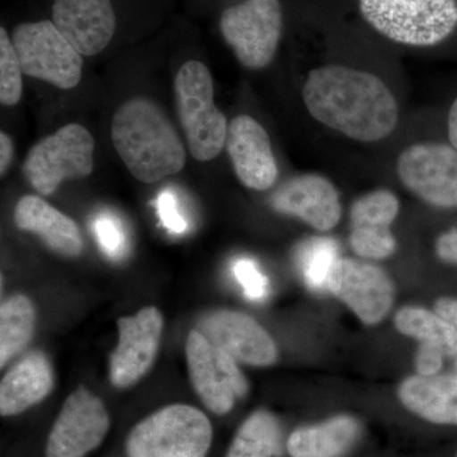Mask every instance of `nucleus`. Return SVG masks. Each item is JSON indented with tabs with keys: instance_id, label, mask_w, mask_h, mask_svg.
Returning a JSON list of instances; mask_svg holds the SVG:
<instances>
[{
	"instance_id": "nucleus-35",
	"label": "nucleus",
	"mask_w": 457,
	"mask_h": 457,
	"mask_svg": "<svg viewBox=\"0 0 457 457\" xmlns=\"http://www.w3.org/2000/svg\"><path fill=\"white\" fill-rule=\"evenodd\" d=\"M436 312L457 328V300L442 297L435 305Z\"/></svg>"
},
{
	"instance_id": "nucleus-19",
	"label": "nucleus",
	"mask_w": 457,
	"mask_h": 457,
	"mask_svg": "<svg viewBox=\"0 0 457 457\" xmlns=\"http://www.w3.org/2000/svg\"><path fill=\"white\" fill-rule=\"evenodd\" d=\"M55 378L46 354L29 352L18 361L0 384V413L17 416L38 404L53 392Z\"/></svg>"
},
{
	"instance_id": "nucleus-16",
	"label": "nucleus",
	"mask_w": 457,
	"mask_h": 457,
	"mask_svg": "<svg viewBox=\"0 0 457 457\" xmlns=\"http://www.w3.org/2000/svg\"><path fill=\"white\" fill-rule=\"evenodd\" d=\"M275 212L296 216L318 231H329L341 219V203L335 186L318 174H302L286 180L270 198Z\"/></svg>"
},
{
	"instance_id": "nucleus-9",
	"label": "nucleus",
	"mask_w": 457,
	"mask_h": 457,
	"mask_svg": "<svg viewBox=\"0 0 457 457\" xmlns=\"http://www.w3.org/2000/svg\"><path fill=\"white\" fill-rule=\"evenodd\" d=\"M186 360L192 386L212 413L224 416L233 409L237 399L248 393V383L237 360L198 329L189 332Z\"/></svg>"
},
{
	"instance_id": "nucleus-28",
	"label": "nucleus",
	"mask_w": 457,
	"mask_h": 457,
	"mask_svg": "<svg viewBox=\"0 0 457 457\" xmlns=\"http://www.w3.org/2000/svg\"><path fill=\"white\" fill-rule=\"evenodd\" d=\"M350 243L354 253L369 260H384L396 248L395 237L386 227H352Z\"/></svg>"
},
{
	"instance_id": "nucleus-30",
	"label": "nucleus",
	"mask_w": 457,
	"mask_h": 457,
	"mask_svg": "<svg viewBox=\"0 0 457 457\" xmlns=\"http://www.w3.org/2000/svg\"><path fill=\"white\" fill-rule=\"evenodd\" d=\"M233 275L237 284L242 286L246 299L252 300V302H261L269 295V278L249 258H239L234 262Z\"/></svg>"
},
{
	"instance_id": "nucleus-25",
	"label": "nucleus",
	"mask_w": 457,
	"mask_h": 457,
	"mask_svg": "<svg viewBox=\"0 0 457 457\" xmlns=\"http://www.w3.org/2000/svg\"><path fill=\"white\" fill-rule=\"evenodd\" d=\"M337 260L338 246L330 237H311L297 249L296 261L303 281L315 291L328 288V278Z\"/></svg>"
},
{
	"instance_id": "nucleus-2",
	"label": "nucleus",
	"mask_w": 457,
	"mask_h": 457,
	"mask_svg": "<svg viewBox=\"0 0 457 457\" xmlns=\"http://www.w3.org/2000/svg\"><path fill=\"white\" fill-rule=\"evenodd\" d=\"M111 139L125 167L143 183L179 173L187 161L179 132L152 99L123 102L113 114Z\"/></svg>"
},
{
	"instance_id": "nucleus-5",
	"label": "nucleus",
	"mask_w": 457,
	"mask_h": 457,
	"mask_svg": "<svg viewBox=\"0 0 457 457\" xmlns=\"http://www.w3.org/2000/svg\"><path fill=\"white\" fill-rule=\"evenodd\" d=\"M360 12L376 31L409 46L440 44L457 26L456 0H360Z\"/></svg>"
},
{
	"instance_id": "nucleus-3",
	"label": "nucleus",
	"mask_w": 457,
	"mask_h": 457,
	"mask_svg": "<svg viewBox=\"0 0 457 457\" xmlns=\"http://www.w3.org/2000/svg\"><path fill=\"white\" fill-rule=\"evenodd\" d=\"M177 113L189 153L198 162L220 154L228 135V120L215 106L213 82L207 66L189 60L180 66L174 82Z\"/></svg>"
},
{
	"instance_id": "nucleus-18",
	"label": "nucleus",
	"mask_w": 457,
	"mask_h": 457,
	"mask_svg": "<svg viewBox=\"0 0 457 457\" xmlns=\"http://www.w3.org/2000/svg\"><path fill=\"white\" fill-rule=\"evenodd\" d=\"M14 224L20 230L40 237L51 251L64 257L82 254L84 242L77 222L35 195H27L14 207Z\"/></svg>"
},
{
	"instance_id": "nucleus-37",
	"label": "nucleus",
	"mask_w": 457,
	"mask_h": 457,
	"mask_svg": "<svg viewBox=\"0 0 457 457\" xmlns=\"http://www.w3.org/2000/svg\"><path fill=\"white\" fill-rule=\"evenodd\" d=\"M456 457H457V455H456Z\"/></svg>"
},
{
	"instance_id": "nucleus-7",
	"label": "nucleus",
	"mask_w": 457,
	"mask_h": 457,
	"mask_svg": "<svg viewBox=\"0 0 457 457\" xmlns=\"http://www.w3.org/2000/svg\"><path fill=\"white\" fill-rule=\"evenodd\" d=\"M23 74L73 89L82 79L83 55L50 20L21 23L12 33Z\"/></svg>"
},
{
	"instance_id": "nucleus-15",
	"label": "nucleus",
	"mask_w": 457,
	"mask_h": 457,
	"mask_svg": "<svg viewBox=\"0 0 457 457\" xmlns=\"http://www.w3.org/2000/svg\"><path fill=\"white\" fill-rule=\"evenodd\" d=\"M225 147L242 185L255 191H266L275 185L278 167L270 137L253 117L240 114L231 120Z\"/></svg>"
},
{
	"instance_id": "nucleus-12",
	"label": "nucleus",
	"mask_w": 457,
	"mask_h": 457,
	"mask_svg": "<svg viewBox=\"0 0 457 457\" xmlns=\"http://www.w3.org/2000/svg\"><path fill=\"white\" fill-rule=\"evenodd\" d=\"M119 342L110 356V380L119 389L140 381L154 365L164 319L155 306H146L117 321Z\"/></svg>"
},
{
	"instance_id": "nucleus-8",
	"label": "nucleus",
	"mask_w": 457,
	"mask_h": 457,
	"mask_svg": "<svg viewBox=\"0 0 457 457\" xmlns=\"http://www.w3.org/2000/svg\"><path fill=\"white\" fill-rule=\"evenodd\" d=\"M220 31L240 64L263 69L272 62L282 35L279 0H245L225 9Z\"/></svg>"
},
{
	"instance_id": "nucleus-17",
	"label": "nucleus",
	"mask_w": 457,
	"mask_h": 457,
	"mask_svg": "<svg viewBox=\"0 0 457 457\" xmlns=\"http://www.w3.org/2000/svg\"><path fill=\"white\" fill-rule=\"evenodd\" d=\"M53 22L83 56L106 50L117 26L111 0H54Z\"/></svg>"
},
{
	"instance_id": "nucleus-29",
	"label": "nucleus",
	"mask_w": 457,
	"mask_h": 457,
	"mask_svg": "<svg viewBox=\"0 0 457 457\" xmlns=\"http://www.w3.org/2000/svg\"><path fill=\"white\" fill-rule=\"evenodd\" d=\"M95 234L104 253L120 260L126 253V234L121 222L112 213L104 212L96 219Z\"/></svg>"
},
{
	"instance_id": "nucleus-24",
	"label": "nucleus",
	"mask_w": 457,
	"mask_h": 457,
	"mask_svg": "<svg viewBox=\"0 0 457 457\" xmlns=\"http://www.w3.org/2000/svg\"><path fill=\"white\" fill-rule=\"evenodd\" d=\"M281 455V432L278 420L266 411L246 418L231 442L227 457H272Z\"/></svg>"
},
{
	"instance_id": "nucleus-1",
	"label": "nucleus",
	"mask_w": 457,
	"mask_h": 457,
	"mask_svg": "<svg viewBox=\"0 0 457 457\" xmlns=\"http://www.w3.org/2000/svg\"><path fill=\"white\" fill-rule=\"evenodd\" d=\"M303 97L315 120L362 143L383 140L398 125L399 108L393 93L368 71L321 66L309 74Z\"/></svg>"
},
{
	"instance_id": "nucleus-14",
	"label": "nucleus",
	"mask_w": 457,
	"mask_h": 457,
	"mask_svg": "<svg viewBox=\"0 0 457 457\" xmlns=\"http://www.w3.org/2000/svg\"><path fill=\"white\" fill-rule=\"evenodd\" d=\"M197 329L213 345L246 365L264 368L278 360V347L272 337L243 312H209L198 320Z\"/></svg>"
},
{
	"instance_id": "nucleus-26",
	"label": "nucleus",
	"mask_w": 457,
	"mask_h": 457,
	"mask_svg": "<svg viewBox=\"0 0 457 457\" xmlns=\"http://www.w3.org/2000/svg\"><path fill=\"white\" fill-rule=\"evenodd\" d=\"M399 212V201L386 189H378L359 198L351 210L352 227L390 228Z\"/></svg>"
},
{
	"instance_id": "nucleus-20",
	"label": "nucleus",
	"mask_w": 457,
	"mask_h": 457,
	"mask_svg": "<svg viewBox=\"0 0 457 457\" xmlns=\"http://www.w3.org/2000/svg\"><path fill=\"white\" fill-rule=\"evenodd\" d=\"M399 399L429 422L457 426V376H411L400 385Z\"/></svg>"
},
{
	"instance_id": "nucleus-23",
	"label": "nucleus",
	"mask_w": 457,
	"mask_h": 457,
	"mask_svg": "<svg viewBox=\"0 0 457 457\" xmlns=\"http://www.w3.org/2000/svg\"><path fill=\"white\" fill-rule=\"evenodd\" d=\"M395 327L402 335L411 337L420 345L435 348L445 354L457 353V328L437 312L422 308H403L396 312Z\"/></svg>"
},
{
	"instance_id": "nucleus-6",
	"label": "nucleus",
	"mask_w": 457,
	"mask_h": 457,
	"mask_svg": "<svg viewBox=\"0 0 457 457\" xmlns=\"http://www.w3.org/2000/svg\"><path fill=\"white\" fill-rule=\"evenodd\" d=\"M95 147V139L84 126L68 123L29 149L23 174L36 192L51 196L66 179L92 174Z\"/></svg>"
},
{
	"instance_id": "nucleus-4",
	"label": "nucleus",
	"mask_w": 457,
	"mask_h": 457,
	"mask_svg": "<svg viewBox=\"0 0 457 457\" xmlns=\"http://www.w3.org/2000/svg\"><path fill=\"white\" fill-rule=\"evenodd\" d=\"M212 427L200 409L168 405L137 423L126 440L129 457H206Z\"/></svg>"
},
{
	"instance_id": "nucleus-33",
	"label": "nucleus",
	"mask_w": 457,
	"mask_h": 457,
	"mask_svg": "<svg viewBox=\"0 0 457 457\" xmlns=\"http://www.w3.org/2000/svg\"><path fill=\"white\" fill-rule=\"evenodd\" d=\"M436 252L442 261L457 264V230L442 234L436 243Z\"/></svg>"
},
{
	"instance_id": "nucleus-36",
	"label": "nucleus",
	"mask_w": 457,
	"mask_h": 457,
	"mask_svg": "<svg viewBox=\"0 0 457 457\" xmlns=\"http://www.w3.org/2000/svg\"><path fill=\"white\" fill-rule=\"evenodd\" d=\"M449 137L451 145L457 150V98L453 101L449 113Z\"/></svg>"
},
{
	"instance_id": "nucleus-22",
	"label": "nucleus",
	"mask_w": 457,
	"mask_h": 457,
	"mask_svg": "<svg viewBox=\"0 0 457 457\" xmlns=\"http://www.w3.org/2000/svg\"><path fill=\"white\" fill-rule=\"evenodd\" d=\"M36 311L26 295H14L0 308V368L18 356L31 342Z\"/></svg>"
},
{
	"instance_id": "nucleus-10",
	"label": "nucleus",
	"mask_w": 457,
	"mask_h": 457,
	"mask_svg": "<svg viewBox=\"0 0 457 457\" xmlns=\"http://www.w3.org/2000/svg\"><path fill=\"white\" fill-rule=\"evenodd\" d=\"M403 185L436 207H457V150L440 143L414 144L399 155Z\"/></svg>"
},
{
	"instance_id": "nucleus-13",
	"label": "nucleus",
	"mask_w": 457,
	"mask_h": 457,
	"mask_svg": "<svg viewBox=\"0 0 457 457\" xmlns=\"http://www.w3.org/2000/svg\"><path fill=\"white\" fill-rule=\"evenodd\" d=\"M328 288L370 326L383 320L394 303L392 279L380 267L347 258L337 260Z\"/></svg>"
},
{
	"instance_id": "nucleus-32",
	"label": "nucleus",
	"mask_w": 457,
	"mask_h": 457,
	"mask_svg": "<svg viewBox=\"0 0 457 457\" xmlns=\"http://www.w3.org/2000/svg\"><path fill=\"white\" fill-rule=\"evenodd\" d=\"M445 354L435 348L420 345L416 357V369L420 376L437 375L444 363Z\"/></svg>"
},
{
	"instance_id": "nucleus-34",
	"label": "nucleus",
	"mask_w": 457,
	"mask_h": 457,
	"mask_svg": "<svg viewBox=\"0 0 457 457\" xmlns=\"http://www.w3.org/2000/svg\"><path fill=\"white\" fill-rule=\"evenodd\" d=\"M13 155V141L5 132H0V174H2V177H4L5 173H7Z\"/></svg>"
},
{
	"instance_id": "nucleus-21",
	"label": "nucleus",
	"mask_w": 457,
	"mask_h": 457,
	"mask_svg": "<svg viewBox=\"0 0 457 457\" xmlns=\"http://www.w3.org/2000/svg\"><path fill=\"white\" fill-rule=\"evenodd\" d=\"M356 420L339 416L321 425L303 427L288 438L287 450L291 457H339L359 436Z\"/></svg>"
},
{
	"instance_id": "nucleus-31",
	"label": "nucleus",
	"mask_w": 457,
	"mask_h": 457,
	"mask_svg": "<svg viewBox=\"0 0 457 457\" xmlns=\"http://www.w3.org/2000/svg\"><path fill=\"white\" fill-rule=\"evenodd\" d=\"M156 212L162 225L174 236H182L188 230V224L179 210V200L170 189H165L156 198Z\"/></svg>"
},
{
	"instance_id": "nucleus-11",
	"label": "nucleus",
	"mask_w": 457,
	"mask_h": 457,
	"mask_svg": "<svg viewBox=\"0 0 457 457\" xmlns=\"http://www.w3.org/2000/svg\"><path fill=\"white\" fill-rule=\"evenodd\" d=\"M110 429L104 402L79 386L69 395L46 445V457H84L97 449Z\"/></svg>"
},
{
	"instance_id": "nucleus-27",
	"label": "nucleus",
	"mask_w": 457,
	"mask_h": 457,
	"mask_svg": "<svg viewBox=\"0 0 457 457\" xmlns=\"http://www.w3.org/2000/svg\"><path fill=\"white\" fill-rule=\"evenodd\" d=\"M22 66L13 41L4 27L0 29V102L4 106H16L22 98Z\"/></svg>"
}]
</instances>
